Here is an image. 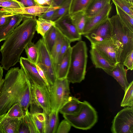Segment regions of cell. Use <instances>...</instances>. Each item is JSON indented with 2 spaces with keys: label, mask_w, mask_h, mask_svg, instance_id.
Segmentation results:
<instances>
[{
  "label": "cell",
  "mask_w": 133,
  "mask_h": 133,
  "mask_svg": "<svg viewBox=\"0 0 133 133\" xmlns=\"http://www.w3.org/2000/svg\"><path fill=\"white\" fill-rule=\"evenodd\" d=\"M0 90V117L19 103L23 110L28 109L30 101V82L21 68H10L5 75Z\"/></svg>",
  "instance_id": "obj_1"
},
{
  "label": "cell",
  "mask_w": 133,
  "mask_h": 133,
  "mask_svg": "<svg viewBox=\"0 0 133 133\" xmlns=\"http://www.w3.org/2000/svg\"><path fill=\"white\" fill-rule=\"evenodd\" d=\"M36 17L24 19L5 40L1 46L0 63L3 69L8 70L19 62L20 56L36 31Z\"/></svg>",
  "instance_id": "obj_2"
},
{
  "label": "cell",
  "mask_w": 133,
  "mask_h": 133,
  "mask_svg": "<svg viewBox=\"0 0 133 133\" xmlns=\"http://www.w3.org/2000/svg\"><path fill=\"white\" fill-rule=\"evenodd\" d=\"M88 58L85 41H78L72 47L70 66L66 78L70 83H79L84 79Z\"/></svg>",
  "instance_id": "obj_3"
},
{
  "label": "cell",
  "mask_w": 133,
  "mask_h": 133,
  "mask_svg": "<svg viewBox=\"0 0 133 133\" xmlns=\"http://www.w3.org/2000/svg\"><path fill=\"white\" fill-rule=\"evenodd\" d=\"M109 19L112 28V37L118 42L122 49L120 63H122L126 56L133 50V32L122 22L117 15Z\"/></svg>",
  "instance_id": "obj_4"
},
{
  "label": "cell",
  "mask_w": 133,
  "mask_h": 133,
  "mask_svg": "<svg viewBox=\"0 0 133 133\" xmlns=\"http://www.w3.org/2000/svg\"><path fill=\"white\" fill-rule=\"evenodd\" d=\"M63 116L71 126L84 130L91 128L98 120L97 113L87 101H84L80 111L74 115H63Z\"/></svg>",
  "instance_id": "obj_5"
},
{
  "label": "cell",
  "mask_w": 133,
  "mask_h": 133,
  "mask_svg": "<svg viewBox=\"0 0 133 133\" xmlns=\"http://www.w3.org/2000/svg\"><path fill=\"white\" fill-rule=\"evenodd\" d=\"M91 47L95 49L110 62L115 64L120 63L122 50L118 42L114 38L91 43Z\"/></svg>",
  "instance_id": "obj_6"
},
{
  "label": "cell",
  "mask_w": 133,
  "mask_h": 133,
  "mask_svg": "<svg viewBox=\"0 0 133 133\" xmlns=\"http://www.w3.org/2000/svg\"><path fill=\"white\" fill-rule=\"evenodd\" d=\"M36 44L38 53L36 64L43 71L51 87L55 84L57 78L50 53L42 38L39 39Z\"/></svg>",
  "instance_id": "obj_7"
},
{
  "label": "cell",
  "mask_w": 133,
  "mask_h": 133,
  "mask_svg": "<svg viewBox=\"0 0 133 133\" xmlns=\"http://www.w3.org/2000/svg\"><path fill=\"white\" fill-rule=\"evenodd\" d=\"M70 83L66 78L57 79L55 84L51 86L52 111L59 112L60 109L68 100L70 96Z\"/></svg>",
  "instance_id": "obj_8"
},
{
  "label": "cell",
  "mask_w": 133,
  "mask_h": 133,
  "mask_svg": "<svg viewBox=\"0 0 133 133\" xmlns=\"http://www.w3.org/2000/svg\"><path fill=\"white\" fill-rule=\"evenodd\" d=\"M113 133H133V107H125L119 111L112 122Z\"/></svg>",
  "instance_id": "obj_9"
},
{
  "label": "cell",
  "mask_w": 133,
  "mask_h": 133,
  "mask_svg": "<svg viewBox=\"0 0 133 133\" xmlns=\"http://www.w3.org/2000/svg\"><path fill=\"white\" fill-rule=\"evenodd\" d=\"M30 86L31 95L43 109L46 115H49L52 111L50 91L46 85L41 86L29 81Z\"/></svg>",
  "instance_id": "obj_10"
},
{
  "label": "cell",
  "mask_w": 133,
  "mask_h": 133,
  "mask_svg": "<svg viewBox=\"0 0 133 133\" xmlns=\"http://www.w3.org/2000/svg\"><path fill=\"white\" fill-rule=\"evenodd\" d=\"M55 22V26L71 42L81 40L82 35L72 23L69 14L61 17Z\"/></svg>",
  "instance_id": "obj_11"
},
{
  "label": "cell",
  "mask_w": 133,
  "mask_h": 133,
  "mask_svg": "<svg viewBox=\"0 0 133 133\" xmlns=\"http://www.w3.org/2000/svg\"><path fill=\"white\" fill-rule=\"evenodd\" d=\"M84 36L90 41L91 43L111 38L112 29L109 19Z\"/></svg>",
  "instance_id": "obj_12"
},
{
  "label": "cell",
  "mask_w": 133,
  "mask_h": 133,
  "mask_svg": "<svg viewBox=\"0 0 133 133\" xmlns=\"http://www.w3.org/2000/svg\"><path fill=\"white\" fill-rule=\"evenodd\" d=\"M59 7L49 6H41L37 5L17 8H2L0 10L3 11L22 15L24 19L29 17H39L42 14Z\"/></svg>",
  "instance_id": "obj_13"
},
{
  "label": "cell",
  "mask_w": 133,
  "mask_h": 133,
  "mask_svg": "<svg viewBox=\"0 0 133 133\" xmlns=\"http://www.w3.org/2000/svg\"><path fill=\"white\" fill-rule=\"evenodd\" d=\"M19 62L21 68L24 70L29 81L40 86H47L40 75L36 64L31 62L27 58L22 57H20Z\"/></svg>",
  "instance_id": "obj_14"
},
{
  "label": "cell",
  "mask_w": 133,
  "mask_h": 133,
  "mask_svg": "<svg viewBox=\"0 0 133 133\" xmlns=\"http://www.w3.org/2000/svg\"><path fill=\"white\" fill-rule=\"evenodd\" d=\"M112 3L107 4L99 12L90 17L86 16V21L82 35H84L109 19Z\"/></svg>",
  "instance_id": "obj_15"
},
{
  "label": "cell",
  "mask_w": 133,
  "mask_h": 133,
  "mask_svg": "<svg viewBox=\"0 0 133 133\" xmlns=\"http://www.w3.org/2000/svg\"><path fill=\"white\" fill-rule=\"evenodd\" d=\"M127 70L125 69L122 63H119L116 64L111 70L104 71L108 74L114 78L125 92L129 84L127 77Z\"/></svg>",
  "instance_id": "obj_16"
},
{
  "label": "cell",
  "mask_w": 133,
  "mask_h": 133,
  "mask_svg": "<svg viewBox=\"0 0 133 133\" xmlns=\"http://www.w3.org/2000/svg\"><path fill=\"white\" fill-rule=\"evenodd\" d=\"M21 119L3 116L0 117V129L2 133H18Z\"/></svg>",
  "instance_id": "obj_17"
},
{
  "label": "cell",
  "mask_w": 133,
  "mask_h": 133,
  "mask_svg": "<svg viewBox=\"0 0 133 133\" xmlns=\"http://www.w3.org/2000/svg\"><path fill=\"white\" fill-rule=\"evenodd\" d=\"M24 19L21 14H15L8 23L0 28V42L5 40Z\"/></svg>",
  "instance_id": "obj_18"
},
{
  "label": "cell",
  "mask_w": 133,
  "mask_h": 133,
  "mask_svg": "<svg viewBox=\"0 0 133 133\" xmlns=\"http://www.w3.org/2000/svg\"><path fill=\"white\" fill-rule=\"evenodd\" d=\"M89 52L92 62L96 68L104 71L111 70L115 65L108 61L95 48H91Z\"/></svg>",
  "instance_id": "obj_19"
},
{
  "label": "cell",
  "mask_w": 133,
  "mask_h": 133,
  "mask_svg": "<svg viewBox=\"0 0 133 133\" xmlns=\"http://www.w3.org/2000/svg\"><path fill=\"white\" fill-rule=\"evenodd\" d=\"M83 102L72 96H70L67 101L59 111L63 115H74L77 114L82 108Z\"/></svg>",
  "instance_id": "obj_20"
},
{
  "label": "cell",
  "mask_w": 133,
  "mask_h": 133,
  "mask_svg": "<svg viewBox=\"0 0 133 133\" xmlns=\"http://www.w3.org/2000/svg\"><path fill=\"white\" fill-rule=\"evenodd\" d=\"M71 48L68 49L58 65L56 74L57 79L66 78L70 64Z\"/></svg>",
  "instance_id": "obj_21"
},
{
  "label": "cell",
  "mask_w": 133,
  "mask_h": 133,
  "mask_svg": "<svg viewBox=\"0 0 133 133\" xmlns=\"http://www.w3.org/2000/svg\"><path fill=\"white\" fill-rule=\"evenodd\" d=\"M58 113L57 111L52 110L49 115H45L44 133L56 132L59 123Z\"/></svg>",
  "instance_id": "obj_22"
},
{
  "label": "cell",
  "mask_w": 133,
  "mask_h": 133,
  "mask_svg": "<svg viewBox=\"0 0 133 133\" xmlns=\"http://www.w3.org/2000/svg\"><path fill=\"white\" fill-rule=\"evenodd\" d=\"M111 0H92L85 10L86 17L92 16L100 12Z\"/></svg>",
  "instance_id": "obj_23"
},
{
  "label": "cell",
  "mask_w": 133,
  "mask_h": 133,
  "mask_svg": "<svg viewBox=\"0 0 133 133\" xmlns=\"http://www.w3.org/2000/svg\"><path fill=\"white\" fill-rule=\"evenodd\" d=\"M58 29L55 25L52 26L42 37L45 45L50 53L57 39Z\"/></svg>",
  "instance_id": "obj_24"
},
{
  "label": "cell",
  "mask_w": 133,
  "mask_h": 133,
  "mask_svg": "<svg viewBox=\"0 0 133 133\" xmlns=\"http://www.w3.org/2000/svg\"><path fill=\"white\" fill-rule=\"evenodd\" d=\"M64 37V36L58 29V35L56 41L50 53L53 62L55 73L57 69V59L61 51Z\"/></svg>",
  "instance_id": "obj_25"
},
{
  "label": "cell",
  "mask_w": 133,
  "mask_h": 133,
  "mask_svg": "<svg viewBox=\"0 0 133 133\" xmlns=\"http://www.w3.org/2000/svg\"><path fill=\"white\" fill-rule=\"evenodd\" d=\"M70 15L72 23L79 33L82 35L86 21L85 11L78 12Z\"/></svg>",
  "instance_id": "obj_26"
},
{
  "label": "cell",
  "mask_w": 133,
  "mask_h": 133,
  "mask_svg": "<svg viewBox=\"0 0 133 133\" xmlns=\"http://www.w3.org/2000/svg\"><path fill=\"white\" fill-rule=\"evenodd\" d=\"M55 24V22L38 17L36 20V31L43 37L46 32Z\"/></svg>",
  "instance_id": "obj_27"
},
{
  "label": "cell",
  "mask_w": 133,
  "mask_h": 133,
  "mask_svg": "<svg viewBox=\"0 0 133 133\" xmlns=\"http://www.w3.org/2000/svg\"><path fill=\"white\" fill-rule=\"evenodd\" d=\"M72 0H65L59 8L56 9L52 21H55L61 17L69 14L70 5Z\"/></svg>",
  "instance_id": "obj_28"
},
{
  "label": "cell",
  "mask_w": 133,
  "mask_h": 133,
  "mask_svg": "<svg viewBox=\"0 0 133 133\" xmlns=\"http://www.w3.org/2000/svg\"><path fill=\"white\" fill-rule=\"evenodd\" d=\"M91 0H72L69 10V15L85 11Z\"/></svg>",
  "instance_id": "obj_29"
},
{
  "label": "cell",
  "mask_w": 133,
  "mask_h": 133,
  "mask_svg": "<svg viewBox=\"0 0 133 133\" xmlns=\"http://www.w3.org/2000/svg\"><path fill=\"white\" fill-rule=\"evenodd\" d=\"M115 5L117 14L122 22L133 32V17L123 10L117 5Z\"/></svg>",
  "instance_id": "obj_30"
},
{
  "label": "cell",
  "mask_w": 133,
  "mask_h": 133,
  "mask_svg": "<svg viewBox=\"0 0 133 133\" xmlns=\"http://www.w3.org/2000/svg\"><path fill=\"white\" fill-rule=\"evenodd\" d=\"M133 81H131L125 91L124 96L121 103L122 107H133Z\"/></svg>",
  "instance_id": "obj_31"
},
{
  "label": "cell",
  "mask_w": 133,
  "mask_h": 133,
  "mask_svg": "<svg viewBox=\"0 0 133 133\" xmlns=\"http://www.w3.org/2000/svg\"><path fill=\"white\" fill-rule=\"evenodd\" d=\"M25 113V111L23 110L20 104L19 103H17L12 106L3 116L21 119L24 117Z\"/></svg>",
  "instance_id": "obj_32"
},
{
  "label": "cell",
  "mask_w": 133,
  "mask_h": 133,
  "mask_svg": "<svg viewBox=\"0 0 133 133\" xmlns=\"http://www.w3.org/2000/svg\"><path fill=\"white\" fill-rule=\"evenodd\" d=\"M27 58L31 62L36 64L38 57V50L36 44L32 41L25 48Z\"/></svg>",
  "instance_id": "obj_33"
},
{
  "label": "cell",
  "mask_w": 133,
  "mask_h": 133,
  "mask_svg": "<svg viewBox=\"0 0 133 133\" xmlns=\"http://www.w3.org/2000/svg\"><path fill=\"white\" fill-rule=\"evenodd\" d=\"M115 5L133 17V4L125 0H112Z\"/></svg>",
  "instance_id": "obj_34"
},
{
  "label": "cell",
  "mask_w": 133,
  "mask_h": 133,
  "mask_svg": "<svg viewBox=\"0 0 133 133\" xmlns=\"http://www.w3.org/2000/svg\"><path fill=\"white\" fill-rule=\"evenodd\" d=\"M23 119L30 133H38L32 118L31 114L28 110L25 111Z\"/></svg>",
  "instance_id": "obj_35"
},
{
  "label": "cell",
  "mask_w": 133,
  "mask_h": 133,
  "mask_svg": "<svg viewBox=\"0 0 133 133\" xmlns=\"http://www.w3.org/2000/svg\"><path fill=\"white\" fill-rule=\"evenodd\" d=\"M0 7L9 8H17L25 7L22 3L18 1H9L0 2Z\"/></svg>",
  "instance_id": "obj_36"
},
{
  "label": "cell",
  "mask_w": 133,
  "mask_h": 133,
  "mask_svg": "<svg viewBox=\"0 0 133 133\" xmlns=\"http://www.w3.org/2000/svg\"><path fill=\"white\" fill-rule=\"evenodd\" d=\"M71 42L67 38L64 37L61 48L57 60V70L58 67L62 58L65 54L68 49L70 46Z\"/></svg>",
  "instance_id": "obj_37"
},
{
  "label": "cell",
  "mask_w": 133,
  "mask_h": 133,
  "mask_svg": "<svg viewBox=\"0 0 133 133\" xmlns=\"http://www.w3.org/2000/svg\"><path fill=\"white\" fill-rule=\"evenodd\" d=\"M15 14L3 11L0 10V28L8 23Z\"/></svg>",
  "instance_id": "obj_38"
},
{
  "label": "cell",
  "mask_w": 133,
  "mask_h": 133,
  "mask_svg": "<svg viewBox=\"0 0 133 133\" xmlns=\"http://www.w3.org/2000/svg\"><path fill=\"white\" fill-rule=\"evenodd\" d=\"M71 126L66 119L63 120L59 124L57 128L56 133H68L70 131Z\"/></svg>",
  "instance_id": "obj_39"
},
{
  "label": "cell",
  "mask_w": 133,
  "mask_h": 133,
  "mask_svg": "<svg viewBox=\"0 0 133 133\" xmlns=\"http://www.w3.org/2000/svg\"><path fill=\"white\" fill-rule=\"evenodd\" d=\"M122 64L127 68V70H132L133 69V50H132L125 58Z\"/></svg>",
  "instance_id": "obj_40"
},
{
  "label": "cell",
  "mask_w": 133,
  "mask_h": 133,
  "mask_svg": "<svg viewBox=\"0 0 133 133\" xmlns=\"http://www.w3.org/2000/svg\"><path fill=\"white\" fill-rule=\"evenodd\" d=\"M31 114L38 133H44V122L39 121L34 114Z\"/></svg>",
  "instance_id": "obj_41"
},
{
  "label": "cell",
  "mask_w": 133,
  "mask_h": 133,
  "mask_svg": "<svg viewBox=\"0 0 133 133\" xmlns=\"http://www.w3.org/2000/svg\"><path fill=\"white\" fill-rule=\"evenodd\" d=\"M37 5L55 7L53 0H34Z\"/></svg>",
  "instance_id": "obj_42"
},
{
  "label": "cell",
  "mask_w": 133,
  "mask_h": 133,
  "mask_svg": "<svg viewBox=\"0 0 133 133\" xmlns=\"http://www.w3.org/2000/svg\"><path fill=\"white\" fill-rule=\"evenodd\" d=\"M58 8L51 10L48 12H45L42 14L38 17L52 21L56 9Z\"/></svg>",
  "instance_id": "obj_43"
},
{
  "label": "cell",
  "mask_w": 133,
  "mask_h": 133,
  "mask_svg": "<svg viewBox=\"0 0 133 133\" xmlns=\"http://www.w3.org/2000/svg\"><path fill=\"white\" fill-rule=\"evenodd\" d=\"M30 133L29 130L23 119V117L21 118V123L18 131V133Z\"/></svg>",
  "instance_id": "obj_44"
},
{
  "label": "cell",
  "mask_w": 133,
  "mask_h": 133,
  "mask_svg": "<svg viewBox=\"0 0 133 133\" xmlns=\"http://www.w3.org/2000/svg\"><path fill=\"white\" fill-rule=\"evenodd\" d=\"M21 3L25 7L37 5L34 0H17Z\"/></svg>",
  "instance_id": "obj_45"
},
{
  "label": "cell",
  "mask_w": 133,
  "mask_h": 133,
  "mask_svg": "<svg viewBox=\"0 0 133 133\" xmlns=\"http://www.w3.org/2000/svg\"><path fill=\"white\" fill-rule=\"evenodd\" d=\"M34 114L35 115L39 121L42 122H44L45 119V116L44 113H39Z\"/></svg>",
  "instance_id": "obj_46"
},
{
  "label": "cell",
  "mask_w": 133,
  "mask_h": 133,
  "mask_svg": "<svg viewBox=\"0 0 133 133\" xmlns=\"http://www.w3.org/2000/svg\"><path fill=\"white\" fill-rule=\"evenodd\" d=\"M3 73V68L0 66V81L2 78Z\"/></svg>",
  "instance_id": "obj_47"
},
{
  "label": "cell",
  "mask_w": 133,
  "mask_h": 133,
  "mask_svg": "<svg viewBox=\"0 0 133 133\" xmlns=\"http://www.w3.org/2000/svg\"><path fill=\"white\" fill-rule=\"evenodd\" d=\"M4 81V79H2L0 81V90L3 85Z\"/></svg>",
  "instance_id": "obj_48"
},
{
  "label": "cell",
  "mask_w": 133,
  "mask_h": 133,
  "mask_svg": "<svg viewBox=\"0 0 133 133\" xmlns=\"http://www.w3.org/2000/svg\"><path fill=\"white\" fill-rule=\"evenodd\" d=\"M128 2L133 4V0H125Z\"/></svg>",
  "instance_id": "obj_49"
},
{
  "label": "cell",
  "mask_w": 133,
  "mask_h": 133,
  "mask_svg": "<svg viewBox=\"0 0 133 133\" xmlns=\"http://www.w3.org/2000/svg\"><path fill=\"white\" fill-rule=\"evenodd\" d=\"M17 1V0H0V2H3V1Z\"/></svg>",
  "instance_id": "obj_50"
},
{
  "label": "cell",
  "mask_w": 133,
  "mask_h": 133,
  "mask_svg": "<svg viewBox=\"0 0 133 133\" xmlns=\"http://www.w3.org/2000/svg\"><path fill=\"white\" fill-rule=\"evenodd\" d=\"M0 133H2V131H1V130L0 129Z\"/></svg>",
  "instance_id": "obj_51"
}]
</instances>
